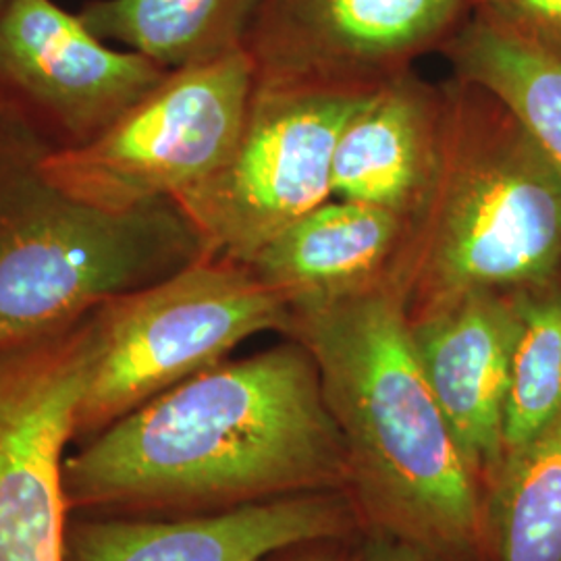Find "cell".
I'll return each instance as SVG.
<instances>
[{
  "instance_id": "obj_19",
  "label": "cell",
  "mask_w": 561,
  "mask_h": 561,
  "mask_svg": "<svg viewBox=\"0 0 561 561\" xmlns=\"http://www.w3.org/2000/svg\"><path fill=\"white\" fill-rule=\"evenodd\" d=\"M472 13L561 57V0H470Z\"/></svg>"
},
{
  "instance_id": "obj_5",
  "label": "cell",
  "mask_w": 561,
  "mask_h": 561,
  "mask_svg": "<svg viewBox=\"0 0 561 561\" xmlns=\"http://www.w3.org/2000/svg\"><path fill=\"white\" fill-rule=\"evenodd\" d=\"M291 310L248 264L206 256L96 308L99 352L76 437H92L175 385L221 364L241 341L287 333Z\"/></svg>"
},
{
  "instance_id": "obj_6",
  "label": "cell",
  "mask_w": 561,
  "mask_h": 561,
  "mask_svg": "<svg viewBox=\"0 0 561 561\" xmlns=\"http://www.w3.org/2000/svg\"><path fill=\"white\" fill-rule=\"evenodd\" d=\"M370 90L256 81L229 157L173 198L204 254L248 264L287 227L331 201L341 127Z\"/></svg>"
},
{
  "instance_id": "obj_13",
  "label": "cell",
  "mask_w": 561,
  "mask_h": 561,
  "mask_svg": "<svg viewBox=\"0 0 561 561\" xmlns=\"http://www.w3.org/2000/svg\"><path fill=\"white\" fill-rule=\"evenodd\" d=\"M442 146L443 85L405 69L375 85L343 123L331 198L414 222L437 180Z\"/></svg>"
},
{
  "instance_id": "obj_20",
  "label": "cell",
  "mask_w": 561,
  "mask_h": 561,
  "mask_svg": "<svg viewBox=\"0 0 561 561\" xmlns=\"http://www.w3.org/2000/svg\"><path fill=\"white\" fill-rule=\"evenodd\" d=\"M291 561H335V558L329 553H306V556Z\"/></svg>"
},
{
  "instance_id": "obj_3",
  "label": "cell",
  "mask_w": 561,
  "mask_h": 561,
  "mask_svg": "<svg viewBox=\"0 0 561 561\" xmlns=\"http://www.w3.org/2000/svg\"><path fill=\"white\" fill-rule=\"evenodd\" d=\"M561 271V183L493 94L443 85V146L396 279L408 314L472 291H522Z\"/></svg>"
},
{
  "instance_id": "obj_21",
  "label": "cell",
  "mask_w": 561,
  "mask_h": 561,
  "mask_svg": "<svg viewBox=\"0 0 561 561\" xmlns=\"http://www.w3.org/2000/svg\"><path fill=\"white\" fill-rule=\"evenodd\" d=\"M379 561H421L416 560V558H410V556H391V558H385V560Z\"/></svg>"
},
{
  "instance_id": "obj_10",
  "label": "cell",
  "mask_w": 561,
  "mask_h": 561,
  "mask_svg": "<svg viewBox=\"0 0 561 561\" xmlns=\"http://www.w3.org/2000/svg\"><path fill=\"white\" fill-rule=\"evenodd\" d=\"M470 0H259L243 50L256 81L375 88L443 48Z\"/></svg>"
},
{
  "instance_id": "obj_18",
  "label": "cell",
  "mask_w": 561,
  "mask_h": 561,
  "mask_svg": "<svg viewBox=\"0 0 561 561\" xmlns=\"http://www.w3.org/2000/svg\"><path fill=\"white\" fill-rule=\"evenodd\" d=\"M518 327L503 414V458L561 414V289L516 291Z\"/></svg>"
},
{
  "instance_id": "obj_4",
  "label": "cell",
  "mask_w": 561,
  "mask_h": 561,
  "mask_svg": "<svg viewBox=\"0 0 561 561\" xmlns=\"http://www.w3.org/2000/svg\"><path fill=\"white\" fill-rule=\"evenodd\" d=\"M50 152L0 119V345L71 327L204 254L173 201L104 210L53 185Z\"/></svg>"
},
{
  "instance_id": "obj_14",
  "label": "cell",
  "mask_w": 561,
  "mask_h": 561,
  "mask_svg": "<svg viewBox=\"0 0 561 561\" xmlns=\"http://www.w3.org/2000/svg\"><path fill=\"white\" fill-rule=\"evenodd\" d=\"M412 222L375 206L327 201L248 262L291 312L362 294L396 277Z\"/></svg>"
},
{
  "instance_id": "obj_16",
  "label": "cell",
  "mask_w": 561,
  "mask_h": 561,
  "mask_svg": "<svg viewBox=\"0 0 561 561\" xmlns=\"http://www.w3.org/2000/svg\"><path fill=\"white\" fill-rule=\"evenodd\" d=\"M259 0H88L78 15L104 42H119L164 69L243 50Z\"/></svg>"
},
{
  "instance_id": "obj_12",
  "label": "cell",
  "mask_w": 561,
  "mask_h": 561,
  "mask_svg": "<svg viewBox=\"0 0 561 561\" xmlns=\"http://www.w3.org/2000/svg\"><path fill=\"white\" fill-rule=\"evenodd\" d=\"M424 375L479 474L503 461V414L518 327L516 291H472L410 317Z\"/></svg>"
},
{
  "instance_id": "obj_22",
  "label": "cell",
  "mask_w": 561,
  "mask_h": 561,
  "mask_svg": "<svg viewBox=\"0 0 561 561\" xmlns=\"http://www.w3.org/2000/svg\"><path fill=\"white\" fill-rule=\"evenodd\" d=\"M9 4V0H0V13H2V9Z\"/></svg>"
},
{
  "instance_id": "obj_8",
  "label": "cell",
  "mask_w": 561,
  "mask_h": 561,
  "mask_svg": "<svg viewBox=\"0 0 561 561\" xmlns=\"http://www.w3.org/2000/svg\"><path fill=\"white\" fill-rule=\"evenodd\" d=\"M99 352L96 310L0 345V561H65V447Z\"/></svg>"
},
{
  "instance_id": "obj_9",
  "label": "cell",
  "mask_w": 561,
  "mask_h": 561,
  "mask_svg": "<svg viewBox=\"0 0 561 561\" xmlns=\"http://www.w3.org/2000/svg\"><path fill=\"white\" fill-rule=\"evenodd\" d=\"M167 71L111 48L55 0H9L0 13V119L50 152L96 140Z\"/></svg>"
},
{
  "instance_id": "obj_1",
  "label": "cell",
  "mask_w": 561,
  "mask_h": 561,
  "mask_svg": "<svg viewBox=\"0 0 561 561\" xmlns=\"http://www.w3.org/2000/svg\"><path fill=\"white\" fill-rule=\"evenodd\" d=\"M352 484L300 341L202 370L65 458L71 510H227Z\"/></svg>"
},
{
  "instance_id": "obj_2",
  "label": "cell",
  "mask_w": 561,
  "mask_h": 561,
  "mask_svg": "<svg viewBox=\"0 0 561 561\" xmlns=\"http://www.w3.org/2000/svg\"><path fill=\"white\" fill-rule=\"evenodd\" d=\"M364 510L403 541L461 558L484 542L481 474L424 375L396 277L291 312Z\"/></svg>"
},
{
  "instance_id": "obj_15",
  "label": "cell",
  "mask_w": 561,
  "mask_h": 561,
  "mask_svg": "<svg viewBox=\"0 0 561 561\" xmlns=\"http://www.w3.org/2000/svg\"><path fill=\"white\" fill-rule=\"evenodd\" d=\"M454 78L493 94L561 183V57L470 15L442 48Z\"/></svg>"
},
{
  "instance_id": "obj_17",
  "label": "cell",
  "mask_w": 561,
  "mask_h": 561,
  "mask_svg": "<svg viewBox=\"0 0 561 561\" xmlns=\"http://www.w3.org/2000/svg\"><path fill=\"white\" fill-rule=\"evenodd\" d=\"M493 561H561V414L503 458L484 503Z\"/></svg>"
},
{
  "instance_id": "obj_7",
  "label": "cell",
  "mask_w": 561,
  "mask_h": 561,
  "mask_svg": "<svg viewBox=\"0 0 561 561\" xmlns=\"http://www.w3.org/2000/svg\"><path fill=\"white\" fill-rule=\"evenodd\" d=\"M256 88L245 50L171 69L96 140L42 154L44 178L104 210L173 201L206 180L240 140Z\"/></svg>"
},
{
  "instance_id": "obj_11",
  "label": "cell",
  "mask_w": 561,
  "mask_h": 561,
  "mask_svg": "<svg viewBox=\"0 0 561 561\" xmlns=\"http://www.w3.org/2000/svg\"><path fill=\"white\" fill-rule=\"evenodd\" d=\"M347 503L308 493L245 503L180 520L67 524L65 561H264L298 545L340 537Z\"/></svg>"
}]
</instances>
